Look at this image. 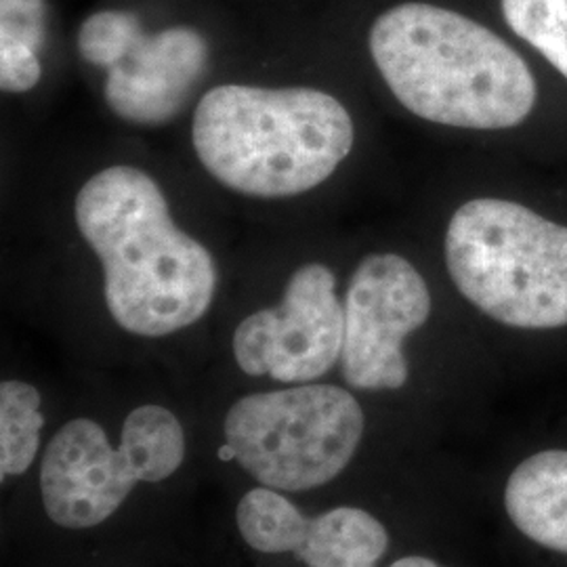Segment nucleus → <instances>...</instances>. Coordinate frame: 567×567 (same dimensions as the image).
Here are the masks:
<instances>
[{
	"label": "nucleus",
	"instance_id": "18",
	"mask_svg": "<svg viewBox=\"0 0 567 567\" xmlns=\"http://www.w3.org/2000/svg\"><path fill=\"white\" fill-rule=\"evenodd\" d=\"M37 51L20 42H0V86L9 93H25L41 81Z\"/></svg>",
	"mask_w": 567,
	"mask_h": 567
},
{
	"label": "nucleus",
	"instance_id": "13",
	"mask_svg": "<svg viewBox=\"0 0 567 567\" xmlns=\"http://www.w3.org/2000/svg\"><path fill=\"white\" fill-rule=\"evenodd\" d=\"M41 393L37 386L21 381H4L0 385V473L21 475L34 463L44 416Z\"/></svg>",
	"mask_w": 567,
	"mask_h": 567
},
{
	"label": "nucleus",
	"instance_id": "7",
	"mask_svg": "<svg viewBox=\"0 0 567 567\" xmlns=\"http://www.w3.org/2000/svg\"><path fill=\"white\" fill-rule=\"evenodd\" d=\"M341 364L355 389H402L408 381L404 339L431 316L423 276L400 255H370L353 271L344 297Z\"/></svg>",
	"mask_w": 567,
	"mask_h": 567
},
{
	"label": "nucleus",
	"instance_id": "16",
	"mask_svg": "<svg viewBox=\"0 0 567 567\" xmlns=\"http://www.w3.org/2000/svg\"><path fill=\"white\" fill-rule=\"evenodd\" d=\"M142 21L128 11H100L82 21L79 51L82 60L112 70L142 34Z\"/></svg>",
	"mask_w": 567,
	"mask_h": 567
},
{
	"label": "nucleus",
	"instance_id": "17",
	"mask_svg": "<svg viewBox=\"0 0 567 567\" xmlns=\"http://www.w3.org/2000/svg\"><path fill=\"white\" fill-rule=\"evenodd\" d=\"M44 0H0V42H20L37 53L44 44Z\"/></svg>",
	"mask_w": 567,
	"mask_h": 567
},
{
	"label": "nucleus",
	"instance_id": "6",
	"mask_svg": "<svg viewBox=\"0 0 567 567\" xmlns=\"http://www.w3.org/2000/svg\"><path fill=\"white\" fill-rule=\"evenodd\" d=\"M344 307L337 278L322 264L299 267L286 284L282 301L240 322L234 355L250 377L280 383H311L341 360Z\"/></svg>",
	"mask_w": 567,
	"mask_h": 567
},
{
	"label": "nucleus",
	"instance_id": "11",
	"mask_svg": "<svg viewBox=\"0 0 567 567\" xmlns=\"http://www.w3.org/2000/svg\"><path fill=\"white\" fill-rule=\"evenodd\" d=\"M389 545L385 526L362 508L339 507L309 519L295 555L307 567H374Z\"/></svg>",
	"mask_w": 567,
	"mask_h": 567
},
{
	"label": "nucleus",
	"instance_id": "2",
	"mask_svg": "<svg viewBox=\"0 0 567 567\" xmlns=\"http://www.w3.org/2000/svg\"><path fill=\"white\" fill-rule=\"evenodd\" d=\"M370 53L395 100L423 121L496 131L526 121L536 81L522 55L452 9L404 2L370 30Z\"/></svg>",
	"mask_w": 567,
	"mask_h": 567
},
{
	"label": "nucleus",
	"instance_id": "5",
	"mask_svg": "<svg viewBox=\"0 0 567 567\" xmlns=\"http://www.w3.org/2000/svg\"><path fill=\"white\" fill-rule=\"evenodd\" d=\"M364 435L358 400L334 385H299L238 400L225 440L261 486L303 492L332 482Z\"/></svg>",
	"mask_w": 567,
	"mask_h": 567
},
{
	"label": "nucleus",
	"instance_id": "3",
	"mask_svg": "<svg viewBox=\"0 0 567 567\" xmlns=\"http://www.w3.org/2000/svg\"><path fill=\"white\" fill-rule=\"evenodd\" d=\"M204 168L250 198H290L328 182L349 156L355 126L343 103L309 86L221 84L192 126Z\"/></svg>",
	"mask_w": 567,
	"mask_h": 567
},
{
	"label": "nucleus",
	"instance_id": "4",
	"mask_svg": "<svg viewBox=\"0 0 567 567\" xmlns=\"http://www.w3.org/2000/svg\"><path fill=\"white\" fill-rule=\"evenodd\" d=\"M461 295L501 324L567 326V227L501 198L463 204L446 231Z\"/></svg>",
	"mask_w": 567,
	"mask_h": 567
},
{
	"label": "nucleus",
	"instance_id": "15",
	"mask_svg": "<svg viewBox=\"0 0 567 567\" xmlns=\"http://www.w3.org/2000/svg\"><path fill=\"white\" fill-rule=\"evenodd\" d=\"M508 28L567 79V0H501Z\"/></svg>",
	"mask_w": 567,
	"mask_h": 567
},
{
	"label": "nucleus",
	"instance_id": "19",
	"mask_svg": "<svg viewBox=\"0 0 567 567\" xmlns=\"http://www.w3.org/2000/svg\"><path fill=\"white\" fill-rule=\"evenodd\" d=\"M389 567H444L440 566V564H435V561H431V559H425V557H404V559H400V561H395L393 566Z\"/></svg>",
	"mask_w": 567,
	"mask_h": 567
},
{
	"label": "nucleus",
	"instance_id": "14",
	"mask_svg": "<svg viewBox=\"0 0 567 567\" xmlns=\"http://www.w3.org/2000/svg\"><path fill=\"white\" fill-rule=\"evenodd\" d=\"M307 517L274 487L250 489L238 505L244 540L261 553H297L303 545Z\"/></svg>",
	"mask_w": 567,
	"mask_h": 567
},
{
	"label": "nucleus",
	"instance_id": "1",
	"mask_svg": "<svg viewBox=\"0 0 567 567\" xmlns=\"http://www.w3.org/2000/svg\"><path fill=\"white\" fill-rule=\"evenodd\" d=\"M74 219L102 261L105 305L122 330L158 339L196 324L213 305L215 259L173 221L147 173L103 168L82 185Z\"/></svg>",
	"mask_w": 567,
	"mask_h": 567
},
{
	"label": "nucleus",
	"instance_id": "10",
	"mask_svg": "<svg viewBox=\"0 0 567 567\" xmlns=\"http://www.w3.org/2000/svg\"><path fill=\"white\" fill-rule=\"evenodd\" d=\"M508 517L529 540L567 553V450L529 456L508 477Z\"/></svg>",
	"mask_w": 567,
	"mask_h": 567
},
{
	"label": "nucleus",
	"instance_id": "12",
	"mask_svg": "<svg viewBox=\"0 0 567 567\" xmlns=\"http://www.w3.org/2000/svg\"><path fill=\"white\" fill-rule=\"evenodd\" d=\"M126 447L140 482L156 484L171 477L185 458V435L177 416L163 405L135 408L122 426Z\"/></svg>",
	"mask_w": 567,
	"mask_h": 567
},
{
	"label": "nucleus",
	"instance_id": "9",
	"mask_svg": "<svg viewBox=\"0 0 567 567\" xmlns=\"http://www.w3.org/2000/svg\"><path fill=\"white\" fill-rule=\"evenodd\" d=\"M206 65L208 44L200 32L192 28L142 32L128 55L110 70L105 102L122 121L164 124L182 112Z\"/></svg>",
	"mask_w": 567,
	"mask_h": 567
},
{
	"label": "nucleus",
	"instance_id": "20",
	"mask_svg": "<svg viewBox=\"0 0 567 567\" xmlns=\"http://www.w3.org/2000/svg\"><path fill=\"white\" fill-rule=\"evenodd\" d=\"M219 458H221V461H236V452H234V447L229 446V444H225V446L219 447Z\"/></svg>",
	"mask_w": 567,
	"mask_h": 567
},
{
	"label": "nucleus",
	"instance_id": "8",
	"mask_svg": "<svg viewBox=\"0 0 567 567\" xmlns=\"http://www.w3.org/2000/svg\"><path fill=\"white\" fill-rule=\"evenodd\" d=\"M140 482L126 447L110 446L102 425L74 419L44 450L42 503L61 527L86 529L112 517Z\"/></svg>",
	"mask_w": 567,
	"mask_h": 567
}]
</instances>
